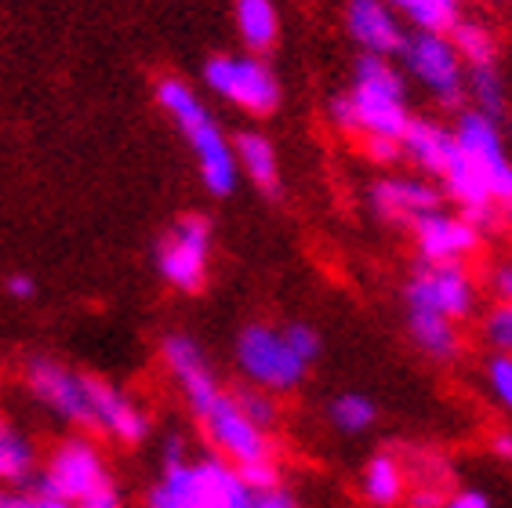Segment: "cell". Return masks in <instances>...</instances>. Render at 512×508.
Here are the masks:
<instances>
[{
	"instance_id": "obj_1",
	"label": "cell",
	"mask_w": 512,
	"mask_h": 508,
	"mask_svg": "<svg viewBox=\"0 0 512 508\" xmlns=\"http://www.w3.org/2000/svg\"><path fill=\"white\" fill-rule=\"evenodd\" d=\"M331 117L342 131L364 138H396L404 135V80L382 55H364L356 62V84L349 95L335 98Z\"/></svg>"
},
{
	"instance_id": "obj_2",
	"label": "cell",
	"mask_w": 512,
	"mask_h": 508,
	"mask_svg": "<svg viewBox=\"0 0 512 508\" xmlns=\"http://www.w3.org/2000/svg\"><path fill=\"white\" fill-rule=\"evenodd\" d=\"M157 102L168 109V117L178 124V131L189 138V146L197 153L200 178L215 196H229L237 189V157L233 146L226 142L222 127L211 120V113L204 109V102L197 98V91L182 84V80H160Z\"/></svg>"
},
{
	"instance_id": "obj_3",
	"label": "cell",
	"mask_w": 512,
	"mask_h": 508,
	"mask_svg": "<svg viewBox=\"0 0 512 508\" xmlns=\"http://www.w3.org/2000/svg\"><path fill=\"white\" fill-rule=\"evenodd\" d=\"M237 363L240 371L247 374L251 385L266 392H291L302 385L309 363L291 349L284 331L266 327V323H255L240 334L237 342Z\"/></svg>"
},
{
	"instance_id": "obj_4",
	"label": "cell",
	"mask_w": 512,
	"mask_h": 508,
	"mask_svg": "<svg viewBox=\"0 0 512 508\" xmlns=\"http://www.w3.org/2000/svg\"><path fill=\"white\" fill-rule=\"evenodd\" d=\"M197 418H200V425H204L211 447H215L229 465H247V461L273 458V440H269V432L258 429L255 421L240 411L237 400H233V392L222 389Z\"/></svg>"
},
{
	"instance_id": "obj_5",
	"label": "cell",
	"mask_w": 512,
	"mask_h": 508,
	"mask_svg": "<svg viewBox=\"0 0 512 508\" xmlns=\"http://www.w3.org/2000/svg\"><path fill=\"white\" fill-rule=\"evenodd\" d=\"M204 80L215 95L247 109V113H255V117L273 113L276 102H280V84H276L273 69L266 62L247 59V55H218V59H211L204 69Z\"/></svg>"
},
{
	"instance_id": "obj_6",
	"label": "cell",
	"mask_w": 512,
	"mask_h": 508,
	"mask_svg": "<svg viewBox=\"0 0 512 508\" xmlns=\"http://www.w3.org/2000/svg\"><path fill=\"white\" fill-rule=\"evenodd\" d=\"M26 385H30L33 400L59 414L62 421L77 425V429H95V414H91V385L95 378L80 371H69L59 360H30L26 367Z\"/></svg>"
},
{
	"instance_id": "obj_7",
	"label": "cell",
	"mask_w": 512,
	"mask_h": 508,
	"mask_svg": "<svg viewBox=\"0 0 512 508\" xmlns=\"http://www.w3.org/2000/svg\"><path fill=\"white\" fill-rule=\"evenodd\" d=\"M454 142L462 146L469 164L480 171L494 207H498L502 215H512V164H509V157H505L502 135H498L494 120L483 117V113H465V117L458 120Z\"/></svg>"
},
{
	"instance_id": "obj_8",
	"label": "cell",
	"mask_w": 512,
	"mask_h": 508,
	"mask_svg": "<svg viewBox=\"0 0 512 508\" xmlns=\"http://www.w3.org/2000/svg\"><path fill=\"white\" fill-rule=\"evenodd\" d=\"M407 309L465 320L476 309V284L462 262H422L407 284Z\"/></svg>"
},
{
	"instance_id": "obj_9",
	"label": "cell",
	"mask_w": 512,
	"mask_h": 508,
	"mask_svg": "<svg viewBox=\"0 0 512 508\" xmlns=\"http://www.w3.org/2000/svg\"><path fill=\"white\" fill-rule=\"evenodd\" d=\"M207 254H211V225L200 215H186L160 236L157 269L178 291H200L207 276Z\"/></svg>"
},
{
	"instance_id": "obj_10",
	"label": "cell",
	"mask_w": 512,
	"mask_h": 508,
	"mask_svg": "<svg viewBox=\"0 0 512 508\" xmlns=\"http://www.w3.org/2000/svg\"><path fill=\"white\" fill-rule=\"evenodd\" d=\"M400 51H404L407 69H411L414 77L422 80L425 88L433 91L444 106H458V102H462V88H465L462 59H458V51H454V44L444 33L418 30L414 37L404 40Z\"/></svg>"
},
{
	"instance_id": "obj_11",
	"label": "cell",
	"mask_w": 512,
	"mask_h": 508,
	"mask_svg": "<svg viewBox=\"0 0 512 508\" xmlns=\"http://www.w3.org/2000/svg\"><path fill=\"white\" fill-rule=\"evenodd\" d=\"M106 476V465H102L99 450L91 447L88 440H66L55 447V454L48 458V469L40 472V479H30L33 487L48 490V494H59L62 501L84 498L88 490H95Z\"/></svg>"
},
{
	"instance_id": "obj_12",
	"label": "cell",
	"mask_w": 512,
	"mask_h": 508,
	"mask_svg": "<svg viewBox=\"0 0 512 508\" xmlns=\"http://www.w3.org/2000/svg\"><path fill=\"white\" fill-rule=\"evenodd\" d=\"M411 225L422 262H465L480 247V233L473 225L465 222L462 215H447L440 207L418 215Z\"/></svg>"
},
{
	"instance_id": "obj_13",
	"label": "cell",
	"mask_w": 512,
	"mask_h": 508,
	"mask_svg": "<svg viewBox=\"0 0 512 508\" xmlns=\"http://www.w3.org/2000/svg\"><path fill=\"white\" fill-rule=\"evenodd\" d=\"M164 363H168L171 378L178 381V389H182L193 414L204 411L207 403L222 392V385H218L211 367H207L200 345L193 338H186V334H171L168 342H164Z\"/></svg>"
},
{
	"instance_id": "obj_14",
	"label": "cell",
	"mask_w": 512,
	"mask_h": 508,
	"mask_svg": "<svg viewBox=\"0 0 512 508\" xmlns=\"http://www.w3.org/2000/svg\"><path fill=\"white\" fill-rule=\"evenodd\" d=\"M91 414H95V432H106L120 443H142L149 432L146 411L131 400L128 392L113 389L106 381L95 378L91 385Z\"/></svg>"
},
{
	"instance_id": "obj_15",
	"label": "cell",
	"mask_w": 512,
	"mask_h": 508,
	"mask_svg": "<svg viewBox=\"0 0 512 508\" xmlns=\"http://www.w3.org/2000/svg\"><path fill=\"white\" fill-rule=\"evenodd\" d=\"M349 33L356 37V44H364L367 55H393L404 48V30L393 19V11L385 8V0H353L349 4Z\"/></svg>"
},
{
	"instance_id": "obj_16",
	"label": "cell",
	"mask_w": 512,
	"mask_h": 508,
	"mask_svg": "<svg viewBox=\"0 0 512 508\" xmlns=\"http://www.w3.org/2000/svg\"><path fill=\"white\" fill-rule=\"evenodd\" d=\"M371 204L385 222H414L440 207V193L422 178H385L371 189Z\"/></svg>"
},
{
	"instance_id": "obj_17",
	"label": "cell",
	"mask_w": 512,
	"mask_h": 508,
	"mask_svg": "<svg viewBox=\"0 0 512 508\" xmlns=\"http://www.w3.org/2000/svg\"><path fill=\"white\" fill-rule=\"evenodd\" d=\"M197 479L204 508H251L255 501V490L247 487L237 465H229L226 458L197 461Z\"/></svg>"
},
{
	"instance_id": "obj_18",
	"label": "cell",
	"mask_w": 512,
	"mask_h": 508,
	"mask_svg": "<svg viewBox=\"0 0 512 508\" xmlns=\"http://www.w3.org/2000/svg\"><path fill=\"white\" fill-rule=\"evenodd\" d=\"M451 146H454V131H444L440 124H429V120H407L404 135H400V153L411 157L422 171H429L436 178L444 171Z\"/></svg>"
},
{
	"instance_id": "obj_19",
	"label": "cell",
	"mask_w": 512,
	"mask_h": 508,
	"mask_svg": "<svg viewBox=\"0 0 512 508\" xmlns=\"http://www.w3.org/2000/svg\"><path fill=\"white\" fill-rule=\"evenodd\" d=\"M233 157H237V167H244V175L255 182L262 193L276 196L280 193V167H276V149L266 135L258 131H244L233 146Z\"/></svg>"
},
{
	"instance_id": "obj_20",
	"label": "cell",
	"mask_w": 512,
	"mask_h": 508,
	"mask_svg": "<svg viewBox=\"0 0 512 508\" xmlns=\"http://www.w3.org/2000/svg\"><path fill=\"white\" fill-rule=\"evenodd\" d=\"M146 508H204V501H200L197 461H168L160 483L149 490Z\"/></svg>"
},
{
	"instance_id": "obj_21",
	"label": "cell",
	"mask_w": 512,
	"mask_h": 508,
	"mask_svg": "<svg viewBox=\"0 0 512 508\" xmlns=\"http://www.w3.org/2000/svg\"><path fill=\"white\" fill-rule=\"evenodd\" d=\"M407 327L418 349H425L433 360H454L462 342H458V327L454 320L440 313H425V309H407Z\"/></svg>"
},
{
	"instance_id": "obj_22",
	"label": "cell",
	"mask_w": 512,
	"mask_h": 508,
	"mask_svg": "<svg viewBox=\"0 0 512 508\" xmlns=\"http://www.w3.org/2000/svg\"><path fill=\"white\" fill-rule=\"evenodd\" d=\"M360 490H364V498L371 505H396V501L404 498L407 490V476H404V465L393 458V454H375L371 465L364 469V479H360Z\"/></svg>"
},
{
	"instance_id": "obj_23",
	"label": "cell",
	"mask_w": 512,
	"mask_h": 508,
	"mask_svg": "<svg viewBox=\"0 0 512 508\" xmlns=\"http://www.w3.org/2000/svg\"><path fill=\"white\" fill-rule=\"evenodd\" d=\"M237 30L251 51H269L276 44V8L273 0H237Z\"/></svg>"
},
{
	"instance_id": "obj_24",
	"label": "cell",
	"mask_w": 512,
	"mask_h": 508,
	"mask_svg": "<svg viewBox=\"0 0 512 508\" xmlns=\"http://www.w3.org/2000/svg\"><path fill=\"white\" fill-rule=\"evenodd\" d=\"M37 454L15 425L0 421V483H30Z\"/></svg>"
},
{
	"instance_id": "obj_25",
	"label": "cell",
	"mask_w": 512,
	"mask_h": 508,
	"mask_svg": "<svg viewBox=\"0 0 512 508\" xmlns=\"http://www.w3.org/2000/svg\"><path fill=\"white\" fill-rule=\"evenodd\" d=\"M425 33H447L458 22V0H389Z\"/></svg>"
},
{
	"instance_id": "obj_26",
	"label": "cell",
	"mask_w": 512,
	"mask_h": 508,
	"mask_svg": "<svg viewBox=\"0 0 512 508\" xmlns=\"http://www.w3.org/2000/svg\"><path fill=\"white\" fill-rule=\"evenodd\" d=\"M451 44L458 51V59L469 62V66H494V37L487 26L480 22H454L451 30Z\"/></svg>"
},
{
	"instance_id": "obj_27",
	"label": "cell",
	"mask_w": 512,
	"mask_h": 508,
	"mask_svg": "<svg viewBox=\"0 0 512 508\" xmlns=\"http://www.w3.org/2000/svg\"><path fill=\"white\" fill-rule=\"evenodd\" d=\"M378 418L375 403L360 396V392H349V396H338L331 403V421H335V429L342 432H364L371 429V421Z\"/></svg>"
},
{
	"instance_id": "obj_28",
	"label": "cell",
	"mask_w": 512,
	"mask_h": 508,
	"mask_svg": "<svg viewBox=\"0 0 512 508\" xmlns=\"http://www.w3.org/2000/svg\"><path fill=\"white\" fill-rule=\"evenodd\" d=\"M473 95L476 102H480V113L483 117L498 120L505 109V95H502V80H498V73H494V66H473Z\"/></svg>"
},
{
	"instance_id": "obj_29",
	"label": "cell",
	"mask_w": 512,
	"mask_h": 508,
	"mask_svg": "<svg viewBox=\"0 0 512 508\" xmlns=\"http://www.w3.org/2000/svg\"><path fill=\"white\" fill-rule=\"evenodd\" d=\"M233 400H237V407L247 414V418L255 421L258 429H273L276 425V403L269 400V392L266 389H240V392H233Z\"/></svg>"
},
{
	"instance_id": "obj_30",
	"label": "cell",
	"mask_w": 512,
	"mask_h": 508,
	"mask_svg": "<svg viewBox=\"0 0 512 508\" xmlns=\"http://www.w3.org/2000/svg\"><path fill=\"white\" fill-rule=\"evenodd\" d=\"M483 338L498 352L512 356V302H498L483 320Z\"/></svg>"
},
{
	"instance_id": "obj_31",
	"label": "cell",
	"mask_w": 512,
	"mask_h": 508,
	"mask_svg": "<svg viewBox=\"0 0 512 508\" xmlns=\"http://www.w3.org/2000/svg\"><path fill=\"white\" fill-rule=\"evenodd\" d=\"M0 508H73V505L62 501L59 494H48V490L30 487V490H22V494H8V490H0Z\"/></svg>"
},
{
	"instance_id": "obj_32",
	"label": "cell",
	"mask_w": 512,
	"mask_h": 508,
	"mask_svg": "<svg viewBox=\"0 0 512 508\" xmlns=\"http://www.w3.org/2000/svg\"><path fill=\"white\" fill-rule=\"evenodd\" d=\"M487 381H491V392L498 396V403L512 411V356L498 352V356L487 363Z\"/></svg>"
},
{
	"instance_id": "obj_33",
	"label": "cell",
	"mask_w": 512,
	"mask_h": 508,
	"mask_svg": "<svg viewBox=\"0 0 512 508\" xmlns=\"http://www.w3.org/2000/svg\"><path fill=\"white\" fill-rule=\"evenodd\" d=\"M240 479H244L247 487L255 490H273L280 487V472H276V461L266 458V461H247V465H237Z\"/></svg>"
},
{
	"instance_id": "obj_34",
	"label": "cell",
	"mask_w": 512,
	"mask_h": 508,
	"mask_svg": "<svg viewBox=\"0 0 512 508\" xmlns=\"http://www.w3.org/2000/svg\"><path fill=\"white\" fill-rule=\"evenodd\" d=\"M287 342H291V349L302 356L306 363H313L316 356H320V338H316L313 327H306V323H291V327H284Z\"/></svg>"
},
{
	"instance_id": "obj_35",
	"label": "cell",
	"mask_w": 512,
	"mask_h": 508,
	"mask_svg": "<svg viewBox=\"0 0 512 508\" xmlns=\"http://www.w3.org/2000/svg\"><path fill=\"white\" fill-rule=\"evenodd\" d=\"M73 508H124V501H120V490L109 483V479H102L99 487L88 490L84 498L73 501Z\"/></svg>"
},
{
	"instance_id": "obj_36",
	"label": "cell",
	"mask_w": 512,
	"mask_h": 508,
	"mask_svg": "<svg viewBox=\"0 0 512 508\" xmlns=\"http://www.w3.org/2000/svg\"><path fill=\"white\" fill-rule=\"evenodd\" d=\"M364 149H367V157L378 160V164L400 160V142H396V138H364Z\"/></svg>"
},
{
	"instance_id": "obj_37",
	"label": "cell",
	"mask_w": 512,
	"mask_h": 508,
	"mask_svg": "<svg viewBox=\"0 0 512 508\" xmlns=\"http://www.w3.org/2000/svg\"><path fill=\"white\" fill-rule=\"evenodd\" d=\"M251 508H298V505L284 487H273V490H258Z\"/></svg>"
},
{
	"instance_id": "obj_38",
	"label": "cell",
	"mask_w": 512,
	"mask_h": 508,
	"mask_svg": "<svg viewBox=\"0 0 512 508\" xmlns=\"http://www.w3.org/2000/svg\"><path fill=\"white\" fill-rule=\"evenodd\" d=\"M491 287H494V294H498L502 302H512V262H505V265H498V269H494Z\"/></svg>"
},
{
	"instance_id": "obj_39",
	"label": "cell",
	"mask_w": 512,
	"mask_h": 508,
	"mask_svg": "<svg viewBox=\"0 0 512 508\" xmlns=\"http://www.w3.org/2000/svg\"><path fill=\"white\" fill-rule=\"evenodd\" d=\"M4 291H8L11 298H19V302H26V298H33V294H37V284H33L30 276L15 273V276H8V284H4Z\"/></svg>"
},
{
	"instance_id": "obj_40",
	"label": "cell",
	"mask_w": 512,
	"mask_h": 508,
	"mask_svg": "<svg viewBox=\"0 0 512 508\" xmlns=\"http://www.w3.org/2000/svg\"><path fill=\"white\" fill-rule=\"evenodd\" d=\"M440 508H491V501L483 498V494H476V490H462V494L447 498Z\"/></svg>"
},
{
	"instance_id": "obj_41",
	"label": "cell",
	"mask_w": 512,
	"mask_h": 508,
	"mask_svg": "<svg viewBox=\"0 0 512 508\" xmlns=\"http://www.w3.org/2000/svg\"><path fill=\"white\" fill-rule=\"evenodd\" d=\"M411 505L414 508H440L444 505V498H440V490L436 487H418L411 494Z\"/></svg>"
},
{
	"instance_id": "obj_42",
	"label": "cell",
	"mask_w": 512,
	"mask_h": 508,
	"mask_svg": "<svg viewBox=\"0 0 512 508\" xmlns=\"http://www.w3.org/2000/svg\"><path fill=\"white\" fill-rule=\"evenodd\" d=\"M491 450L502 461H512V432H494V436H491Z\"/></svg>"
}]
</instances>
